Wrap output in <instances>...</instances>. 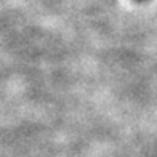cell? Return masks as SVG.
I'll list each match as a JSON object with an SVG mask.
<instances>
[]
</instances>
